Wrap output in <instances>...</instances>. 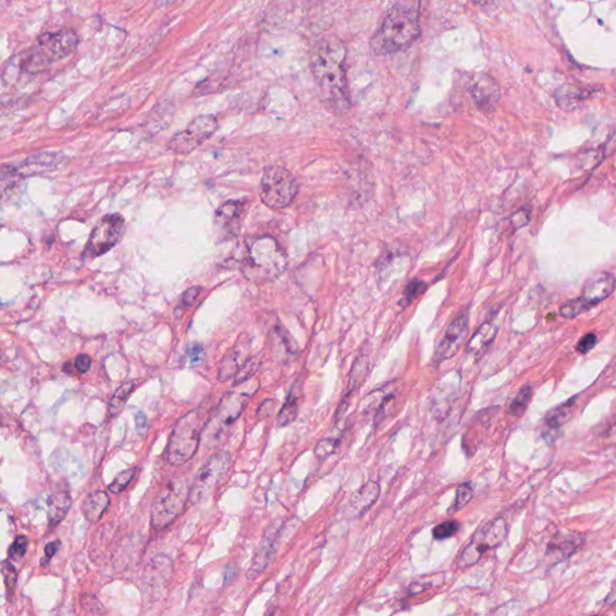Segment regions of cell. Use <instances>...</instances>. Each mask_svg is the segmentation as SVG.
Masks as SVG:
<instances>
[{"label":"cell","mask_w":616,"mask_h":616,"mask_svg":"<svg viewBox=\"0 0 616 616\" xmlns=\"http://www.w3.org/2000/svg\"><path fill=\"white\" fill-rule=\"evenodd\" d=\"M346 57L347 51L342 41L331 36L317 41L311 54V71L322 103L336 115L348 112L352 106Z\"/></svg>","instance_id":"cell-1"},{"label":"cell","mask_w":616,"mask_h":616,"mask_svg":"<svg viewBox=\"0 0 616 616\" xmlns=\"http://www.w3.org/2000/svg\"><path fill=\"white\" fill-rule=\"evenodd\" d=\"M420 34V0H394L370 47L381 57L399 54L410 49Z\"/></svg>","instance_id":"cell-2"},{"label":"cell","mask_w":616,"mask_h":616,"mask_svg":"<svg viewBox=\"0 0 616 616\" xmlns=\"http://www.w3.org/2000/svg\"><path fill=\"white\" fill-rule=\"evenodd\" d=\"M233 263L247 279L266 282L279 279L283 274L288 258L277 241L270 236H263L245 241L237 247L235 255H233Z\"/></svg>","instance_id":"cell-3"},{"label":"cell","mask_w":616,"mask_h":616,"mask_svg":"<svg viewBox=\"0 0 616 616\" xmlns=\"http://www.w3.org/2000/svg\"><path fill=\"white\" fill-rule=\"evenodd\" d=\"M210 416L206 407L200 406L177 421L167 448V460L170 465L182 466L196 455L201 434Z\"/></svg>","instance_id":"cell-4"},{"label":"cell","mask_w":616,"mask_h":616,"mask_svg":"<svg viewBox=\"0 0 616 616\" xmlns=\"http://www.w3.org/2000/svg\"><path fill=\"white\" fill-rule=\"evenodd\" d=\"M189 495L191 488L186 478L170 480L158 494L152 506V528L164 530L170 526L181 515Z\"/></svg>","instance_id":"cell-5"},{"label":"cell","mask_w":616,"mask_h":616,"mask_svg":"<svg viewBox=\"0 0 616 616\" xmlns=\"http://www.w3.org/2000/svg\"><path fill=\"white\" fill-rule=\"evenodd\" d=\"M298 183L285 167L272 165L265 169L260 182V198L270 209H283L293 202Z\"/></svg>","instance_id":"cell-6"},{"label":"cell","mask_w":616,"mask_h":616,"mask_svg":"<svg viewBox=\"0 0 616 616\" xmlns=\"http://www.w3.org/2000/svg\"><path fill=\"white\" fill-rule=\"evenodd\" d=\"M231 467V456L225 451L212 455L201 467L191 486L189 501L200 504L210 497Z\"/></svg>","instance_id":"cell-7"},{"label":"cell","mask_w":616,"mask_h":616,"mask_svg":"<svg viewBox=\"0 0 616 616\" xmlns=\"http://www.w3.org/2000/svg\"><path fill=\"white\" fill-rule=\"evenodd\" d=\"M508 533V526L504 518H497L480 528L472 538L471 543L464 549L459 558L460 567H470L479 561L480 558L490 549L499 547L504 542Z\"/></svg>","instance_id":"cell-8"},{"label":"cell","mask_w":616,"mask_h":616,"mask_svg":"<svg viewBox=\"0 0 616 616\" xmlns=\"http://www.w3.org/2000/svg\"><path fill=\"white\" fill-rule=\"evenodd\" d=\"M126 231V222L121 215H108L103 217L94 226L84 248V258L94 259L112 250L122 240Z\"/></svg>","instance_id":"cell-9"},{"label":"cell","mask_w":616,"mask_h":616,"mask_svg":"<svg viewBox=\"0 0 616 616\" xmlns=\"http://www.w3.org/2000/svg\"><path fill=\"white\" fill-rule=\"evenodd\" d=\"M218 129V121L212 115H202L193 119L188 127L177 132L169 142V148L177 154H187L207 141Z\"/></svg>","instance_id":"cell-10"},{"label":"cell","mask_w":616,"mask_h":616,"mask_svg":"<svg viewBox=\"0 0 616 616\" xmlns=\"http://www.w3.org/2000/svg\"><path fill=\"white\" fill-rule=\"evenodd\" d=\"M79 46V36L73 29L45 33L38 39L35 49L49 64L68 58Z\"/></svg>","instance_id":"cell-11"},{"label":"cell","mask_w":616,"mask_h":616,"mask_svg":"<svg viewBox=\"0 0 616 616\" xmlns=\"http://www.w3.org/2000/svg\"><path fill=\"white\" fill-rule=\"evenodd\" d=\"M254 392L255 390H231L226 392L213 416L211 414L207 425L213 426L217 434H220L242 414Z\"/></svg>","instance_id":"cell-12"},{"label":"cell","mask_w":616,"mask_h":616,"mask_svg":"<svg viewBox=\"0 0 616 616\" xmlns=\"http://www.w3.org/2000/svg\"><path fill=\"white\" fill-rule=\"evenodd\" d=\"M467 91L475 106L484 113L494 112L501 99L499 84L490 75L475 73L469 78Z\"/></svg>","instance_id":"cell-13"},{"label":"cell","mask_w":616,"mask_h":616,"mask_svg":"<svg viewBox=\"0 0 616 616\" xmlns=\"http://www.w3.org/2000/svg\"><path fill=\"white\" fill-rule=\"evenodd\" d=\"M245 206L241 201H226L220 206L215 217V234L222 240H229L240 233Z\"/></svg>","instance_id":"cell-14"},{"label":"cell","mask_w":616,"mask_h":616,"mask_svg":"<svg viewBox=\"0 0 616 616\" xmlns=\"http://www.w3.org/2000/svg\"><path fill=\"white\" fill-rule=\"evenodd\" d=\"M469 330V316L462 314L459 318L455 319L450 324L449 328L445 333V337L442 338L438 347L436 349L434 362L435 364L448 360L455 355V353L459 351L460 346L465 340L466 333Z\"/></svg>","instance_id":"cell-15"},{"label":"cell","mask_w":616,"mask_h":616,"mask_svg":"<svg viewBox=\"0 0 616 616\" xmlns=\"http://www.w3.org/2000/svg\"><path fill=\"white\" fill-rule=\"evenodd\" d=\"M279 536V528H277L276 523L266 530L259 548L257 550L254 558L252 560L250 568L247 571L248 579H255V578L259 577L260 574H263L266 567L269 566V563L271 562V560L277 550Z\"/></svg>","instance_id":"cell-16"},{"label":"cell","mask_w":616,"mask_h":616,"mask_svg":"<svg viewBox=\"0 0 616 616\" xmlns=\"http://www.w3.org/2000/svg\"><path fill=\"white\" fill-rule=\"evenodd\" d=\"M616 288V279L611 272H597L587 279L582 288V298L595 306L609 298Z\"/></svg>","instance_id":"cell-17"},{"label":"cell","mask_w":616,"mask_h":616,"mask_svg":"<svg viewBox=\"0 0 616 616\" xmlns=\"http://www.w3.org/2000/svg\"><path fill=\"white\" fill-rule=\"evenodd\" d=\"M582 543L584 537L580 533L573 531L558 532L549 543L547 558L554 562H560L577 553Z\"/></svg>","instance_id":"cell-18"},{"label":"cell","mask_w":616,"mask_h":616,"mask_svg":"<svg viewBox=\"0 0 616 616\" xmlns=\"http://www.w3.org/2000/svg\"><path fill=\"white\" fill-rule=\"evenodd\" d=\"M62 154L59 153H39L35 154L33 157L27 158L25 162L21 163L19 165H9V169L14 172L15 175L21 177L23 175H33L38 172L46 171L49 169L58 167L62 162Z\"/></svg>","instance_id":"cell-19"},{"label":"cell","mask_w":616,"mask_h":616,"mask_svg":"<svg viewBox=\"0 0 616 616\" xmlns=\"http://www.w3.org/2000/svg\"><path fill=\"white\" fill-rule=\"evenodd\" d=\"M591 93L590 89L579 87L577 84H566L556 91L555 100L558 108L563 111L571 112L579 108Z\"/></svg>","instance_id":"cell-20"},{"label":"cell","mask_w":616,"mask_h":616,"mask_svg":"<svg viewBox=\"0 0 616 616\" xmlns=\"http://www.w3.org/2000/svg\"><path fill=\"white\" fill-rule=\"evenodd\" d=\"M397 392H399V387H396V384H394V383L378 388L364 397L360 410L365 414L372 413V412H377L379 414L381 410L386 406V403L396 396Z\"/></svg>","instance_id":"cell-21"},{"label":"cell","mask_w":616,"mask_h":616,"mask_svg":"<svg viewBox=\"0 0 616 616\" xmlns=\"http://www.w3.org/2000/svg\"><path fill=\"white\" fill-rule=\"evenodd\" d=\"M379 494H381L379 484L377 482H368L366 484L362 485V488H359L351 496L349 504L354 512H357L359 515H362V514L366 513L373 504H376Z\"/></svg>","instance_id":"cell-22"},{"label":"cell","mask_w":616,"mask_h":616,"mask_svg":"<svg viewBox=\"0 0 616 616\" xmlns=\"http://www.w3.org/2000/svg\"><path fill=\"white\" fill-rule=\"evenodd\" d=\"M71 507V496L68 491H57L49 495L47 499V508H49V528L54 530L58 523L63 521Z\"/></svg>","instance_id":"cell-23"},{"label":"cell","mask_w":616,"mask_h":616,"mask_svg":"<svg viewBox=\"0 0 616 616\" xmlns=\"http://www.w3.org/2000/svg\"><path fill=\"white\" fill-rule=\"evenodd\" d=\"M497 331H499V328L493 322L483 324L475 331V335L472 336L470 342L467 344V353L470 354L471 357H480L493 343L497 335Z\"/></svg>","instance_id":"cell-24"},{"label":"cell","mask_w":616,"mask_h":616,"mask_svg":"<svg viewBox=\"0 0 616 616\" xmlns=\"http://www.w3.org/2000/svg\"><path fill=\"white\" fill-rule=\"evenodd\" d=\"M172 571V562L170 558L163 555H158L156 558H153L150 565L147 566L146 573H145V582L148 587H158V585H164L167 582L170 573Z\"/></svg>","instance_id":"cell-25"},{"label":"cell","mask_w":616,"mask_h":616,"mask_svg":"<svg viewBox=\"0 0 616 616\" xmlns=\"http://www.w3.org/2000/svg\"><path fill=\"white\" fill-rule=\"evenodd\" d=\"M108 504H110V496L108 493L102 491V490L91 493L87 496V499H84V506H82L84 518L91 523H97L106 512Z\"/></svg>","instance_id":"cell-26"},{"label":"cell","mask_w":616,"mask_h":616,"mask_svg":"<svg viewBox=\"0 0 616 616\" xmlns=\"http://www.w3.org/2000/svg\"><path fill=\"white\" fill-rule=\"evenodd\" d=\"M368 372H370V360L365 355H360L353 364L346 396L351 397L353 392H357V389L362 387V383L367 378Z\"/></svg>","instance_id":"cell-27"},{"label":"cell","mask_w":616,"mask_h":616,"mask_svg":"<svg viewBox=\"0 0 616 616\" xmlns=\"http://www.w3.org/2000/svg\"><path fill=\"white\" fill-rule=\"evenodd\" d=\"M300 392H301V390H300V388H298V386L293 387L292 392H289L288 397H287V400H285V403H284V406L282 407V410L279 412V426L289 425L290 423H293V421L296 419V416H298V397H300Z\"/></svg>","instance_id":"cell-28"},{"label":"cell","mask_w":616,"mask_h":616,"mask_svg":"<svg viewBox=\"0 0 616 616\" xmlns=\"http://www.w3.org/2000/svg\"><path fill=\"white\" fill-rule=\"evenodd\" d=\"M134 389H135L134 381H124L122 386L118 388L108 403V416H117L118 413L122 411L123 407L126 405V402L128 401V399Z\"/></svg>","instance_id":"cell-29"},{"label":"cell","mask_w":616,"mask_h":616,"mask_svg":"<svg viewBox=\"0 0 616 616\" xmlns=\"http://www.w3.org/2000/svg\"><path fill=\"white\" fill-rule=\"evenodd\" d=\"M591 307H593L591 303H587L585 298H582H582H572L561 305L560 314H561V317L566 319L577 318L578 316H582Z\"/></svg>","instance_id":"cell-30"},{"label":"cell","mask_w":616,"mask_h":616,"mask_svg":"<svg viewBox=\"0 0 616 616\" xmlns=\"http://www.w3.org/2000/svg\"><path fill=\"white\" fill-rule=\"evenodd\" d=\"M572 406V403L567 402L563 406L558 407L556 410L548 413V416L545 418V426L550 430H558L563 425V423L567 420Z\"/></svg>","instance_id":"cell-31"},{"label":"cell","mask_w":616,"mask_h":616,"mask_svg":"<svg viewBox=\"0 0 616 616\" xmlns=\"http://www.w3.org/2000/svg\"><path fill=\"white\" fill-rule=\"evenodd\" d=\"M531 397H532V389L528 386H525L518 392V395L514 397L513 401L510 403V413L513 416H523V412L526 411L528 405L531 401Z\"/></svg>","instance_id":"cell-32"},{"label":"cell","mask_w":616,"mask_h":616,"mask_svg":"<svg viewBox=\"0 0 616 616\" xmlns=\"http://www.w3.org/2000/svg\"><path fill=\"white\" fill-rule=\"evenodd\" d=\"M340 445V440L336 438H324L319 440L318 445L314 448V455L319 461H324L328 459L331 455L335 454V451L337 450Z\"/></svg>","instance_id":"cell-33"},{"label":"cell","mask_w":616,"mask_h":616,"mask_svg":"<svg viewBox=\"0 0 616 616\" xmlns=\"http://www.w3.org/2000/svg\"><path fill=\"white\" fill-rule=\"evenodd\" d=\"M1 574L4 578L8 596H12V593L15 591L16 584H17V571L14 567V565L10 562V560H5L1 565Z\"/></svg>","instance_id":"cell-34"},{"label":"cell","mask_w":616,"mask_h":616,"mask_svg":"<svg viewBox=\"0 0 616 616\" xmlns=\"http://www.w3.org/2000/svg\"><path fill=\"white\" fill-rule=\"evenodd\" d=\"M473 497V489L471 486L470 483H464L460 484L456 489V495H455L454 504L451 507L453 512H458L460 509L464 508L466 504L470 502Z\"/></svg>","instance_id":"cell-35"},{"label":"cell","mask_w":616,"mask_h":616,"mask_svg":"<svg viewBox=\"0 0 616 616\" xmlns=\"http://www.w3.org/2000/svg\"><path fill=\"white\" fill-rule=\"evenodd\" d=\"M137 473V469H129V470L122 471L121 473H118L117 477L113 479L112 483L108 485V491H111L112 494H119L123 490L128 488V485L130 484L134 475Z\"/></svg>","instance_id":"cell-36"},{"label":"cell","mask_w":616,"mask_h":616,"mask_svg":"<svg viewBox=\"0 0 616 616\" xmlns=\"http://www.w3.org/2000/svg\"><path fill=\"white\" fill-rule=\"evenodd\" d=\"M459 531V523L454 520H448L445 523H440L432 530V536L437 541H443L447 538L453 537L455 533Z\"/></svg>","instance_id":"cell-37"},{"label":"cell","mask_w":616,"mask_h":616,"mask_svg":"<svg viewBox=\"0 0 616 616\" xmlns=\"http://www.w3.org/2000/svg\"><path fill=\"white\" fill-rule=\"evenodd\" d=\"M27 549H28V539H27L25 536H19L14 541V543L11 545L10 549H9V554H8L9 560H11V561H19L20 558L25 556V553H27Z\"/></svg>","instance_id":"cell-38"},{"label":"cell","mask_w":616,"mask_h":616,"mask_svg":"<svg viewBox=\"0 0 616 616\" xmlns=\"http://www.w3.org/2000/svg\"><path fill=\"white\" fill-rule=\"evenodd\" d=\"M81 606L84 611L88 614H103V604L94 595H82L81 596Z\"/></svg>","instance_id":"cell-39"},{"label":"cell","mask_w":616,"mask_h":616,"mask_svg":"<svg viewBox=\"0 0 616 616\" xmlns=\"http://www.w3.org/2000/svg\"><path fill=\"white\" fill-rule=\"evenodd\" d=\"M257 368H258V364H257L254 359H252V360H248V362H246L245 364H242V366L240 367V370H239L237 375L235 376V386H239L241 383L248 381L250 377L254 375Z\"/></svg>","instance_id":"cell-40"},{"label":"cell","mask_w":616,"mask_h":616,"mask_svg":"<svg viewBox=\"0 0 616 616\" xmlns=\"http://www.w3.org/2000/svg\"><path fill=\"white\" fill-rule=\"evenodd\" d=\"M426 285L424 282H419V281H413L411 283L407 285V288L405 289V301L406 303H411L413 298H416L418 295H420L424 290H425Z\"/></svg>","instance_id":"cell-41"},{"label":"cell","mask_w":616,"mask_h":616,"mask_svg":"<svg viewBox=\"0 0 616 616\" xmlns=\"http://www.w3.org/2000/svg\"><path fill=\"white\" fill-rule=\"evenodd\" d=\"M201 288H191L189 290H187L186 293L183 294V296H182L181 301H180V306L177 308V313L181 311V312H185L187 308L191 306V303L196 301V298L199 296V294H200Z\"/></svg>","instance_id":"cell-42"},{"label":"cell","mask_w":616,"mask_h":616,"mask_svg":"<svg viewBox=\"0 0 616 616\" xmlns=\"http://www.w3.org/2000/svg\"><path fill=\"white\" fill-rule=\"evenodd\" d=\"M530 222V212L528 210H519L510 217V224L514 229H521L526 226Z\"/></svg>","instance_id":"cell-43"},{"label":"cell","mask_w":616,"mask_h":616,"mask_svg":"<svg viewBox=\"0 0 616 616\" xmlns=\"http://www.w3.org/2000/svg\"><path fill=\"white\" fill-rule=\"evenodd\" d=\"M597 343V336L595 333H587L584 337L580 338V341L578 342L577 351L580 354H587V353L592 351Z\"/></svg>","instance_id":"cell-44"},{"label":"cell","mask_w":616,"mask_h":616,"mask_svg":"<svg viewBox=\"0 0 616 616\" xmlns=\"http://www.w3.org/2000/svg\"><path fill=\"white\" fill-rule=\"evenodd\" d=\"M279 335L282 338V341H283L284 346L285 348L288 349L289 353H292V354H298V347L296 342L294 341L292 336L289 335L288 331L283 328H279Z\"/></svg>","instance_id":"cell-45"},{"label":"cell","mask_w":616,"mask_h":616,"mask_svg":"<svg viewBox=\"0 0 616 616\" xmlns=\"http://www.w3.org/2000/svg\"><path fill=\"white\" fill-rule=\"evenodd\" d=\"M73 365H75V368L78 370V372H80V373H86V372H88L89 370H91L92 360H91V357H89L88 355H86V354H80L79 357H76V359H75Z\"/></svg>","instance_id":"cell-46"},{"label":"cell","mask_w":616,"mask_h":616,"mask_svg":"<svg viewBox=\"0 0 616 616\" xmlns=\"http://www.w3.org/2000/svg\"><path fill=\"white\" fill-rule=\"evenodd\" d=\"M204 355V349L199 344H194L188 349V357L191 362H199Z\"/></svg>","instance_id":"cell-47"},{"label":"cell","mask_w":616,"mask_h":616,"mask_svg":"<svg viewBox=\"0 0 616 616\" xmlns=\"http://www.w3.org/2000/svg\"><path fill=\"white\" fill-rule=\"evenodd\" d=\"M59 547H60V542H58V541H54V542L47 544L45 547V561H49L51 558H54V554L58 552Z\"/></svg>","instance_id":"cell-48"},{"label":"cell","mask_w":616,"mask_h":616,"mask_svg":"<svg viewBox=\"0 0 616 616\" xmlns=\"http://www.w3.org/2000/svg\"><path fill=\"white\" fill-rule=\"evenodd\" d=\"M135 423H137V431L142 434V432H145L147 429V416L141 413V412H139L137 416H135Z\"/></svg>","instance_id":"cell-49"},{"label":"cell","mask_w":616,"mask_h":616,"mask_svg":"<svg viewBox=\"0 0 616 616\" xmlns=\"http://www.w3.org/2000/svg\"><path fill=\"white\" fill-rule=\"evenodd\" d=\"M236 576H237V571H236V567H234V566H228V567L225 568L224 587H226V585H229L230 582H234V579H235Z\"/></svg>","instance_id":"cell-50"},{"label":"cell","mask_w":616,"mask_h":616,"mask_svg":"<svg viewBox=\"0 0 616 616\" xmlns=\"http://www.w3.org/2000/svg\"><path fill=\"white\" fill-rule=\"evenodd\" d=\"M430 587V584H421V582H413L408 587V592L411 593V595H416V593H420V592L425 591L426 589H429Z\"/></svg>","instance_id":"cell-51"},{"label":"cell","mask_w":616,"mask_h":616,"mask_svg":"<svg viewBox=\"0 0 616 616\" xmlns=\"http://www.w3.org/2000/svg\"><path fill=\"white\" fill-rule=\"evenodd\" d=\"M471 1H472V3L475 4V5L484 6L488 4V1H489V0H471Z\"/></svg>","instance_id":"cell-52"},{"label":"cell","mask_w":616,"mask_h":616,"mask_svg":"<svg viewBox=\"0 0 616 616\" xmlns=\"http://www.w3.org/2000/svg\"><path fill=\"white\" fill-rule=\"evenodd\" d=\"M174 1H175V0H157V3H159L161 5L164 6L169 5V4H171Z\"/></svg>","instance_id":"cell-53"},{"label":"cell","mask_w":616,"mask_h":616,"mask_svg":"<svg viewBox=\"0 0 616 616\" xmlns=\"http://www.w3.org/2000/svg\"><path fill=\"white\" fill-rule=\"evenodd\" d=\"M8 1H10V0H8Z\"/></svg>","instance_id":"cell-54"}]
</instances>
